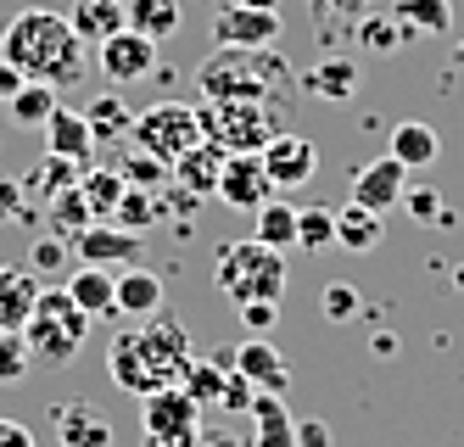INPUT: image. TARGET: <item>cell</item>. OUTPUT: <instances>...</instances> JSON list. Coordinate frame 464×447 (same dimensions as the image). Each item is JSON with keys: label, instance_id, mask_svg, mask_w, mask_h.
Wrapping results in <instances>:
<instances>
[{"label": "cell", "instance_id": "obj_48", "mask_svg": "<svg viewBox=\"0 0 464 447\" xmlns=\"http://www.w3.org/2000/svg\"><path fill=\"white\" fill-rule=\"evenodd\" d=\"M0 447H40V442L23 420H0Z\"/></svg>", "mask_w": 464, "mask_h": 447}, {"label": "cell", "instance_id": "obj_13", "mask_svg": "<svg viewBox=\"0 0 464 447\" xmlns=\"http://www.w3.org/2000/svg\"><path fill=\"white\" fill-rule=\"evenodd\" d=\"M95 67H102L112 84H135V79H146L157 67V45L146 40V34L123 28V34H112V40L95 45Z\"/></svg>", "mask_w": 464, "mask_h": 447}, {"label": "cell", "instance_id": "obj_40", "mask_svg": "<svg viewBox=\"0 0 464 447\" xmlns=\"http://www.w3.org/2000/svg\"><path fill=\"white\" fill-rule=\"evenodd\" d=\"M296 247H336V213L330 208H296Z\"/></svg>", "mask_w": 464, "mask_h": 447}, {"label": "cell", "instance_id": "obj_34", "mask_svg": "<svg viewBox=\"0 0 464 447\" xmlns=\"http://www.w3.org/2000/svg\"><path fill=\"white\" fill-rule=\"evenodd\" d=\"M409 40H414V34L397 23L392 12H363V17H358V45H370L375 56H397Z\"/></svg>", "mask_w": 464, "mask_h": 447}, {"label": "cell", "instance_id": "obj_45", "mask_svg": "<svg viewBox=\"0 0 464 447\" xmlns=\"http://www.w3.org/2000/svg\"><path fill=\"white\" fill-rule=\"evenodd\" d=\"M28 219V190L23 180H0V224H23Z\"/></svg>", "mask_w": 464, "mask_h": 447}, {"label": "cell", "instance_id": "obj_49", "mask_svg": "<svg viewBox=\"0 0 464 447\" xmlns=\"http://www.w3.org/2000/svg\"><path fill=\"white\" fill-rule=\"evenodd\" d=\"M296 447H330V425L324 420H303L296 425Z\"/></svg>", "mask_w": 464, "mask_h": 447}, {"label": "cell", "instance_id": "obj_54", "mask_svg": "<svg viewBox=\"0 0 464 447\" xmlns=\"http://www.w3.org/2000/svg\"><path fill=\"white\" fill-rule=\"evenodd\" d=\"M453 67H464V45H453Z\"/></svg>", "mask_w": 464, "mask_h": 447}, {"label": "cell", "instance_id": "obj_43", "mask_svg": "<svg viewBox=\"0 0 464 447\" xmlns=\"http://www.w3.org/2000/svg\"><path fill=\"white\" fill-rule=\"evenodd\" d=\"M79 258L68 252V240H62V235H34V247H28V268H40V274H51V268H73Z\"/></svg>", "mask_w": 464, "mask_h": 447}, {"label": "cell", "instance_id": "obj_11", "mask_svg": "<svg viewBox=\"0 0 464 447\" xmlns=\"http://www.w3.org/2000/svg\"><path fill=\"white\" fill-rule=\"evenodd\" d=\"M403 196H409V168L397 162L392 151L375 157V162H363L358 174H353V201L358 208H370V213H392V208H403Z\"/></svg>", "mask_w": 464, "mask_h": 447}, {"label": "cell", "instance_id": "obj_28", "mask_svg": "<svg viewBox=\"0 0 464 447\" xmlns=\"http://www.w3.org/2000/svg\"><path fill=\"white\" fill-rule=\"evenodd\" d=\"M381 235H386V224H381V213H370V208H358V201H347V208H336V247H347V252H375L381 247Z\"/></svg>", "mask_w": 464, "mask_h": 447}, {"label": "cell", "instance_id": "obj_25", "mask_svg": "<svg viewBox=\"0 0 464 447\" xmlns=\"http://www.w3.org/2000/svg\"><path fill=\"white\" fill-rule=\"evenodd\" d=\"M218 174H224V151L213 141H202L196 151H185L174 162V185L190 190V196H218Z\"/></svg>", "mask_w": 464, "mask_h": 447}, {"label": "cell", "instance_id": "obj_52", "mask_svg": "<svg viewBox=\"0 0 464 447\" xmlns=\"http://www.w3.org/2000/svg\"><path fill=\"white\" fill-rule=\"evenodd\" d=\"M196 447H241L236 436H196Z\"/></svg>", "mask_w": 464, "mask_h": 447}, {"label": "cell", "instance_id": "obj_27", "mask_svg": "<svg viewBox=\"0 0 464 447\" xmlns=\"http://www.w3.org/2000/svg\"><path fill=\"white\" fill-rule=\"evenodd\" d=\"M79 174H84L79 162H68V157H51V151H45V157H40V162L23 174V190H28V196H40L45 208H51L56 196H68V190L79 185Z\"/></svg>", "mask_w": 464, "mask_h": 447}, {"label": "cell", "instance_id": "obj_31", "mask_svg": "<svg viewBox=\"0 0 464 447\" xmlns=\"http://www.w3.org/2000/svg\"><path fill=\"white\" fill-rule=\"evenodd\" d=\"M79 196H84V208L95 219H112L118 201H123V174H118V168H84V174H79Z\"/></svg>", "mask_w": 464, "mask_h": 447}, {"label": "cell", "instance_id": "obj_20", "mask_svg": "<svg viewBox=\"0 0 464 447\" xmlns=\"http://www.w3.org/2000/svg\"><path fill=\"white\" fill-rule=\"evenodd\" d=\"M45 151H51V157H68V162H79V168H90V157H95L90 118L73 112V107H56V112L45 118Z\"/></svg>", "mask_w": 464, "mask_h": 447}, {"label": "cell", "instance_id": "obj_12", "mask_svg": "<svg viewBox=\"0 0 464 447\" xmlns=\"http://www.w3.org/2000/svg\"><path fill=\"white\" fill-rule=\"evenodd\" d=\"M140 235L123 229V224H90L79 240H73V258L79 263H95V268H140Z\"/></svg>", "mask_w": 464, "mask_h": 447}, {"label": "cell", "instance_id": "obj_33", "mask_svg": "<svg viewBox=\"0 0 464 447\" xmlns=\"http://www.w3.org/2000/svg\"><path fill=\"white\" fill-rule=\"evenodd\" d=\"M252 219H257L252 240H263V247H275V252L296 247V208H291V201H263Z\"/></svg>", "mask_w": 464, "mask_h": 447}, {"label": "cell", "instance_id": "obj_10", "mask_svg": "<svg viewBox=\"0 0 464 447\" xmlns=\"http://www.w3.org/2000/svg\"><path fill=\"white\" fill-rule=\"evenodd\" d=\"M213 45H280V12L246 6V0H229V6L213 12Z\"/></svg>", "mask_w": 464, "mask_h": 447}, {"label": "cell", "instance_id": "obj_35", "mask_svg": "<svg viewBox=\"0 0 464 447\" xmlns=\"http://www.w3.org/2000/svg\"><path fill=\"white\" fill-rule=\"evenodd\" d=\"M56 95H62L56 84H34V79H28V84H23V90H17V95L6 101V107H12V118H17V123H28V129H40V123H45V118H51V112L62 107Z\"/></svg>", "mask_w": 464, "mask_h": 447}, {"label": "cell", "instance_id": "obj_39", "mask_svg": "<svg viewBox=\"0 0 464 447\" xmlns=\"http://www.w3.org/2000/svg\"><path fill=\"white\" fill-rule=\"evenodd\" d=\"M118 174H123V185H135V190H157L162 180L174 174L169 162H157V157H146L140 146H129L123 157H118Z\"/></svg>", "mask_w": 464, "mask_h": 447}, {"label": "cell", "instance_id": "obj_9", "mask_svg": "<svg viewBox=\"0 0 464 447\" xmlns=\"http://www.w3.org/2000/svg\"><path fill=\"white\" fill-rule=\"evenodd\" d=\"M257 157H263V174L275 180V190H303L319 174V146L308 141V134H285L280 129Z\"/></svg>", "mask_w": 464, "mask_h": 447}, {"label": "cell", "instance_id": "obj_14", "mask_svg": "<svg viewBox=\"0 0 464 447\" xmlns=\"http://www.w3.org/2000/svg\"><path fill=\"white\" fill-rule=\"evenodd\" d=\"M107 374H112V381L129 392V397H157V392H169V386H162L157 381V369L146 364V353H140V335L135 330H118L112 335V347H107Z\"/></svg>", "mask_w": 464, "mask_h": 447}, {"label": "cell", "instance_id": "obj_18", "mask_svg": "<svg viewBox=\"0 0 464 447\" xmlns=\"http://www.w3.org/2000/svg\"><path fill=\"white\" fill-rule=\"evenodd\" d=\"M40 302V274L28 263H0V330H23Z\"/></svg>", "mask_w": 464, "mask_h": 447}, {"label": "cell", "instance_id": "obj_44", "mask_svg": "<svg viewBox=\"0 0 464 447\" xmlns=\"http://www.w3.org/2000/svg\"><path fill=\"white\" fill-rule=\"evenodd\" d=\"M157 213H162V208L151 201V190H135V185H123V201H118V213H112V219H118L123 229L135 224V235H140L146 224H157Z\"/></svg>", "mask_w": 464, "mask_h": 447}, {"label": "cell", "instance_id": "obj_26", "mask_svg": "<svg viewBox=\"0 0 464 447\" xmlns=\"http://www.w3.org/2000/svg\"><path fill=\"white\" fill-rule=\"evenodd\" d=\"M392 157L403 162L409 174H414V168H430V162L442 157V134L430 129V123H420V118H409V123L392 129Z\"/></svg>", "mask_w": 464, "mask_h": 447}, {"label": "cell", "instance_id": "obj_7", "mask_svg": "<svg viewBox=\"0 0 464 447\" xmlns=\"http://www.w3.org/2000/svg\"><path fill=\"white\" fill-rule=\"evenodd\" d=\"M140 431L151 447H196V436H202V403H190L179 386H169V392L140 403Z\"/></svg>", "mask_w": 464, "mask_h": 447}, {"label": "cell", "instance_id": "obj_41", "mask_svg": "<svg viewBox=\"0 0 464 447\" xmlns=\"http://www.w3.org/2000/svg\"><path fill=\"white\" fill-rule=\"evenodd\" d=\"M319 314H324L330 325H353V319L363 314V296H358V286H347V280H330V286L319 291Z\"/></svg>", "mask_w": 464, "mask_h": 447}, {"label": "cell", "instance_id": "obj_37", "mask_svg": "<svg viewBox=\"0 0 464 447\" xmlns=\"http://www.w3.org/2000/svg\"><path fill=\"white\" fill-rule=\"evenodd\" d=\"M403 208H409V219H414V224H425V229H453V224H459V213H453V208H448V201L430 190V185H409Z\"/></svg>", "mask_w": 464, "mask_h": 447}, {"label": "cell", "instance_id": "obj_51", "mask_svg": "<svg viewBox=\"0 0 464 447\" xmlns=\"http://www.w3.org/2000/svg\"><path fill=\"white\" fill-rule=\"evenodd\" d=\"M330 6H342V12H353V17H363V12H370V0H330Z\"/></svg>", "mask_w": 464, "mask_h": 447}, {"label": "cell", "instance_id": "obj_50", "mask_svg": "<svg viewBox=\"0 0 464 447\" xmlns=\"http://www.w3.org/2000/svg\"><path fill=\"white\" fill-rule=\"evenodd\" d=\"M23 84H28V79H23V73H17V67H12V62H6V56H0V101H12V95H17V90H23Z\"/></svg>", "mask_w": 464, "mask_h": 447}, {"label": "cell", "instance_id": "obj_5", "mask_svg": "<svg viewBox=\"0 0 464 447\" xmlns=\"http://www.w3.org/2000/svg\"><path fill=\"white\" fill-rule=\"evenodd\" d=\"M196 118H202V141H213L224 157H257L280 134L275 112L269 107H246V101H202Z\"/></svg>", "mask_w": 464, "mask_h": 447}, {"label": "cell", "instance_id": "obj_42", "mask_svg": "<svg viewBox=\"0 0 464 447\" xmlns=\"http://www.w3.org/2000/svg\"><path fill=\"white\" fill-rule=\"evenodd\" d=\"M28 369H34V358H28L23 330H0V386H17Z\"/></svg>", "mask_w": 464, "mask_h": 447}, {"label": "cell", "instance_id": "obj_16", "mask_svg": "<svg viewBox=\"0 0 464 447\" xmlns=\"http://www.w3.org/2000/svg\"><path fill=\"white\" fill-rule=\"evenodd\" d=\"M218 201H229V208H241V213H257L263 201H275V180L263 174V157H224Z\"/></svg>", "mask_w": 464, "mask_h": 447}, {"label": "cell", "instance_id": "obj_22", "mask_svg": "<svg viewBox=\"0 0 464 447\" xmlns=\"http://www.w3.org/2000/svg\"><path fill=\"white\" fill-rule=\"evenodd\" d=\"M296 84H303L308 95H319V101H353L358 84H363V67H358L353 56H324V62H314Z\"/></svg>", "mask_w": 464, "mask_h": 447}, {"label": "cell", "instance_id": "obj_19", "mask_svg": "<svg viewBox=\"0 0 464 447\" xmlns=\"http://www.w3.org/2000/svg\"><path fill=\"white\" fill-rule=\"evenodd\" d=\"M68 296L84 307L90 319H118V274H112V268L73 263V274H68Z\"/></svg>", "mask_w": 464, "mask_h": 447}, {"label": "cell", "instance_id": "obj_15", "mask_svg": "<svg viewBox=\"0 0 464 447\" xmlns=\"http://www.w3.org/2000/svg\"><path fill=\"white\" fill-rule=\"evenodd\" d=\"M236 374L241 381H252L257 392H269V397H285L291 392V364L280 358V347L269 335H246L241 347H236Z\"/></svg>", "mask_w": 464, "mask_h": 447}, {"label": "cell", "instance_id": "obj_1", "mask_svg": "<svg viewBox=\"0 0 464 447\" xmlns=\"http://www.w3.org/2000/svg\"><path fill=\"white\" fill-rule=\"evenodd\" d=\"M0 56H6L23 79L34 84H56L68 90L84 79V40L73 34V23L62 12H45V6H28L6 23L0 34Z\"/></svg>", "mask_w": 464, "mask_h": 447}, {"label": "cell", "instance_id": "obj_3", "mask_svg": "<svg viewBox=\"0 0 464 447\" xmlns=\"http://www.w3.org/2000/svg\"><path fill=\"white\" fill-rule=\"evenodd\" d=\"M90 314L68 296V286H40V302H34V314H28L23 325V341H28V358H34L40 369H68L84 347V335H90Z\"/></svg>", "mask_w": 464, "mask_h": 447}, {"label": "cell", "instance_id": "obj_21", "mask_svg": "<svg viewBox=\"0 0 464 447\" xmlns=\"http://www.w3.org/2000/svg\"><path fill=\"white\" fill-rule=\"evenodd\" d=\"M162 296H169V286H162V274L151 268H118V319H151L162 314Z\"/></svg>", "mask_w": 464, "mask_h": 447}, {"label": "cell", "instance_id": "obj_29", "mask_svg": "<svg viewBox=\"0 0 464 447\" xmlns=\"http://www.w3.org/2000/svg\"><path fill=\"white\" fill-rule=\"evenodd\" d=\"M123 17L151 45H162L169 34H179V0H123Z\"/></svg>", "mask_w": 464, "mask_h": 447}, {"label": "cell", "instance_id": "obj_36", "mask_svg": "<svg viewBox=\"0 0 464 447\" xmlns=\"http://www.w3.org/2000/svg\"><path fill=\"white\" fill-rule=\"evenodd\" d=\"M45 219H51V235H62V240H79L90 224H95V213L84 208V196H79V185L68 190V196H56L51 208H45Z\"/></svg>", "mask_w": 464, "mask_h": 447}, {"label": "cell", "instance_id": "obj_4", "mask_svg": "<svg viewBox=\"0 0 464 447\" xmlns=\"http://www.w3.org/2000/svg\"><path fill=\"white\" fill-rule=\"evenodd\" d=\"M218 291L246 307V302H280L285 296V252L263 247V240H229L213 263Z\"/></svg>", "mask_w": 464, "mask_h": 447}, {"label": "cell", "instance_id": "obj_2", "mask_svg": "<svg viewBox=\"0 0 464 447\" xmlns=\"http://www.w3.org/2000/svg\"><path fill=\"white\" fill-rule=\"evenodd\" d=\"M196 90L202 101H246V107H291L296 90V67L275 51V45H213V56L196 67Z\"/></svg>", "mask_w": 464, "mask_h": 447}, {"label": "cell", "instance_id": "obj_46", "mask_svg": "<svg viewBox=\"0 0 464 447\" xmlns=\"http://www.w3.org/2000/svg\"><path fill=\"white\" fill-rule=\"evenodd\" d=\"M241 325H246L252 335H269V330L280 325V302H246V307H241Z\"/></svg>", "mask_w": 464, "mask_h": 447}, {"label": "cell", "instance_id": "obj_47", "mask_svg": "<svg viewBox=\"0 0 464 447\" xmlns=\"http://www.w3.org/2000/svg\"><path fill=\"white\" fill-rule=\"evenodd\" d=\"M252 397H257V386H252V381H241V374L229 369V381H224V397H218V408H236V414H246V408H252Z\"/></svg>", "mask_w": 464, "mask_h": 447}, {"label": "cell", "instance_id": "obj_32", "mask_svg": "<svg viewBox=\"0 0 464 447\" xmlns=\"http://www.w3.org/2000/svg\"><path fill=\"white\" fill-rule=\"evenodd\" d=\"M392 17L409 34H448L453 28V0H392Z\"/></svg>", "mask_w": 464, "mask_h": 447}, {"label": "cell", "instance_id": "obj_24", "mask_svg": "<svg viewBox=\"0 0 464 447\" xmlns=\"http://www.w3.org/2000/svg\"><path fill=\"white\" fill-rule=\"evenodd\" d=\"M68 23H73V34H79L84 45H102V40H112V34H123V28H129L123 0H73Z\"/></svg>", "mask_w": 464, "mask_h": 447}, {"label": "cell", "instance_id": "obj_23", "mask_svg": "<svg viewBox=\"0 0 464 447\" xmlns=\"http://www.w3.org/2000/svg\"><path fill=\"white\" fill-rule=\"evenodd\" d=\"M246 414H252V447H296V420H291L285 397L257 392Z\"/></svg>", "mask_w": 464, "mask_h": 447}, {"label": "cell", "instance_id": "obj_8", "mask_svg": "<svg viewBox=\"0 0 464 447\" xmlns=\"http://www.w3.org/2000/svg\"><path fill=\"white\" fill-rule=\"evenodd\" d=\"M135 335H140L146 364L157 369V381H162V386H179L185 369L196 364V358H190V330H185L179 319H169V314H151V319L135 325Z\"/></svg>", "mask_w": 464, "mask_h": 447}, {"label": "cell", "instance_id": "obj_30", "mask_svg": "<svg viewBox=\"0 0 464 447\" xmlns=\"http://www.w3.org/2000/svg\"><path fill=\"white\" fill-rule=\"evenodd\" d=\"M84 118H90L95 146H123V141H129V129H135V118H129V107H123L118 95H95L90 107H84Z\"/></svg>", "mask_w": 464, "mask_h": 447}, {"label": "cell", "instance_id": "obj_53", "mask_svg": "<svg viewBox=\"0 0 464 447\" xmlns=\"http://www.w3.org/2000/svg\"><path fill=\"white\" fill-rule=\"evenodd\" d=\"M246 6H263V12H280V0H246Z\"/></svg>", "mask_w": 464, "mask_h": 447}, {"label": "cell", "instance_id": "obj_6", "mask_svg": "<svg viewBox=\"0 0 464 447\" xmlns=\"http://www.w3.org/2000/svg\"><path fill=\"white\" fill-rule=\"evenodd\" d=\"M129 146H140L146 157H157V162L174 168L185 151L202 146V118H196V107H185V101H157V107L135 112Z\"/></svg>", "mask_w": 464, "mask_h": 447}, {"label": "cell", "instance_id": "obj_38", "mask_svg": "<svg viewBox=\"0 0 464 447\" xmlns=\"http://www.w3.org/2000/svg\"><path fill=\"white\" fill-rule=\"evenodd\" d=\"M224 381H229V369H218L213 358H196V364L185 369L179 392H185L190 403H218V397H224Z\"/></svg>", "mask_w": 464, "mask_h": 447}, {"label": "cell", "instance_id": "obj_17", "mask_svg": "<svg viewBox=\"0 0 464 447\" xmlns=\"http://www.w3.org/2000/svg\"><path fill=\"white\" fill-rule=\"evenodd\" d=\"M56 447H112V420L95 403H62L56 408Z\"/></svg>", "mask_w": 464, "mask_h": 447}]
</instances>
